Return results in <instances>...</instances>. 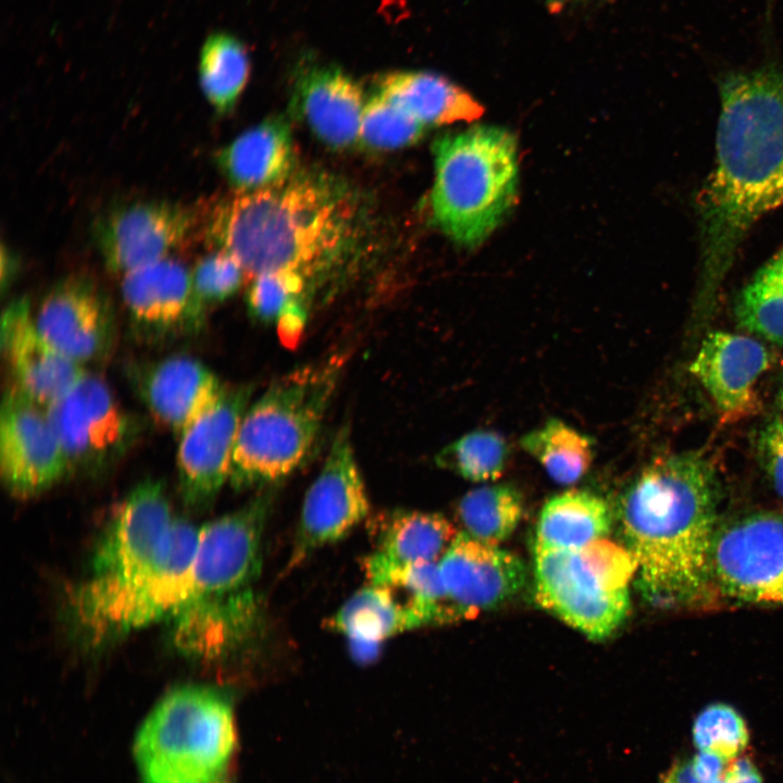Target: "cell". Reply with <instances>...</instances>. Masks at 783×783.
I'll list each match as a JSON object with an SVG mask.
<instances>
[{
  "label": "cell",
  "mask_w": 783,
  "mask_h": 783,
  "mask_svg": "<svg viewBox=\"0 0 783 783\" xmlns=\"http://www.w3.org/2000/svg\"><path fill=\"white\" fill-rule=\"evenodd\" d=\"M716 165L698 196L700 274L694 318L711 316L750 227L783 206V65L767 60L719 78Z\"/></svg>",
  "instance_id": "1"
},
{
  "label": "cell",
  "mask_w": 783,
  "mask_h": 783,
  "mask_svg": "<svg viewBox=\"0 0 783 783\" xmlns=\"http://www.w3.org/2000/svg\"><path fill=\"white\" fill-rule=\"evenodd\" d=\"M199 530L173 518L162 484L139 483L115 509L88 576L70 596L74 626L99 645L171 619L188 592Z\"/></svg>",
  "instance_id": "2"
},
{
  "label": "cell",
  "mask_w": 783,
  "mask_h": 783,
  "mask_svg": "<svg viewBox=\"0 0 783 783\" xmlns=\"http://www.w3.org/2000/svg\"><path fill=\"white\" fill-rule=\"evenodd\" d=\"M358 215L345 184L296 170L283 182L217 201L203 220V235L247 277L295 271L311 283L344 260L357 238Z\"/></svg>",
  "instance_id": "3"
},
{
  "label": "cell",
  "mask_w": 783,
  "mask_h": 783,
  "mask_svg": "<svg viewBox=\"0 0 783 783\" xmlns=\"http://www.w3.org/2000/svg\"><path fill=\"white\" fill-rule=\"evenodd\" d=\"M719 496L717 470L698 451L654 459L621 494V532L651 602L687 604L706 592Z\"/></svg>",
  "instance_id": "4"
},
{
  "label": "cell",
  "mask_w": 783,
  "mask_h": 783,
  "mask_svg": "<svg viewBox=\"0 0 783 783\" xmlns=\"http://www.w3.org/2000/svg\"><path fill=\"white\" fill-rule=\"evenodd\" d=\"M270 487L199 530L188 592L170 619L175 646L184 655L222 659L258 635L257 582L261 537L274 498Z\"/></svg>",
  "instance_id": "5"
},
{
  "label": "cell",
  "mask_w": 783,
  "mask_h": 783,
  "mask_svg": "<svg viewBox=\"0 0 783 783\" xmlns=\"http://www.w3.org/2000/svg\"><path fill=\"white\" fill-rule=\"evenodd\" d=\"M347 361L336 353L282 375L247 408L235 439L229 480L271 485L310 453Z\"/></svg>",
  "instance_id": "6"
},
{
  "label": "cell",
  "mask_w": 783,
  "mask_h": 783,
  "mask_svg": "<svg viewBox=\"0 0 783 783\" xmlns=\"http://www.w3.org/2000/svg\"><path fill=\"white\" fill-rule=\"evenodd\" d=\"M435 224L453 241L475 247L512 207L518 185L514 135L499 126L475 125L447 133L433 144Z\"/></svg>",
  "instance_id": "7"
},
{
  "label": "cell",
  "mask_w": 783,
  "mask_h": 783,
  "mask_svg": "<svg viewBox=\"0 0 783 783\" xmlns=\"http://www.w3.org/2000/svg\"><path fill=\"white\" fill-rule=\"evenodd\" d=\"M235 744L228 698L216 689L184 686L151 710L134 751L144 783H208L225 774Z\"/></svg>",
  "instance_id": "8"
},
{
  "label": "cell",
  "mask_w": 783,
  "mask_h": 783,
  "mask_svg": "<svg viewBox=\"0 0 783 783\" xmlns=\"http://www.w3.org/2000/svg\"><path fill=\"white\" fill-rule=\"evenodd\" d=\"M637 563L606 538L576 549L534 548L536 601L592 639L611 635L630 611Z\"/></svg>",
  "instance_id": "9"
},
{
  "label": "cell",
  "mask_w": 783,
  "mask_h": 783,
  "mask_svg": "<svg viewBox=\"0 0 783 783\" xmlns=\"http://www.w3.org/2000/svg\"><path fill=\"white\" fill-rule=\"evenodd\" d=\"M46 409L70 472L97 474L119 461L139 434L108 384L85 373Z\"/></svg>",
  "instance_id": "10"
},
{
  "label": "cell",
  "mask_w": 783,
  "mask_h": 783,
  "mask_svg": "<svg viewBox=\"0 0 783 783\" xmlns=\"http://www.w3.org/2000/svg\"><path fill=\"white\" fill-rule=\"evenodd\" d=\"M710 563L711 579L726 595L783 604V515L754 513L720 527Z\"/></svg>",
  "instance_id": "11"
},
{
  "label": "cell",
  "mask_w": 783,
  "mask_h": 783,
  "mask_svg": "<svg viewBox=\"0 0 783 783\" xmlns=\"http://www.w3.org/2000/svg\"><path fill=\"white\" fill-rule=\"evenodd\" d=\"M200 224L196 209L167 200L120 204L99 216L92 237L105 268L115 274L169 258Z\"/></svg>",
  "instance_id": "12"
},
{
  "label": "cell",
  "mask_w": 783,
  "mask_h": 783,
  "mask_svg": "<svg viewBox=\"0 0 783 783\" xmlns=\"http://www.w3.org/2000/svg\"><path fill=\"white\" fill-rule=\"evenodd\" d=\"M369 507L350 430L344 425L307 490L289 568L298 566L318 548L344 537L366 517Z\"/></svg>",
  "instance_id": "13"
},
{
  "label": "cell",
  "mask_w": 783,
  "mask_h": 783,
  "mask_svg": "<svg viewBox=\"0 0 783 783\" xmlns=\"http://www.w3.org/2000/svg\"><path fill=\"white\" fill-rule=\"evenodd\" d=\"M252 388L224 384L210 406L179 436L177 471L183 501L200 509L229 478L231 459Z\"/></svg>",
  "instance_id": "14"
},
{
  "label": "cell",
  "mask_w": 783,
  "mask_h": 783,
  "mask_svg": "<svg viewBox=\"0 0 783 783\" xmlns=\"http://www.w3.org/2000/svg\"><path fill=\"white\" fill-rule=\"evenodd\" d=\"M0 472L5 488L23 498L42 493L70 473L46 409L15 385L1 402Z\"/></svg>",
  "instance_id": "15"
},
{
  "label": "cell",
  "mask_w": 783,
  "mask_h": 783,
  "mask_svg": "<svg viewBox=\"0 0 783 783\" xmlns=\"http://www.w3.org/2000/svg\"><path fill=\"white\" fill-rule=\"evenodd\" d=\"M35 322L55 349L82 365L104 358L113 346L115 319L111 301L84 275L58 282L40 303Z\"/></svg>",
  "instance_id": "16"
},
{
  "label": "cell",
  "mask_w": 783,
  "mask_h": 783,
  "mask_svg": "<svg viewBox=\"0 0 783 783\" xmlns=\"http://www.w3.org/2000/svg\"><path fill=\"white\" fill-rule=\"evenodd\" d=\"M439 569L447 597L461 619L510 600L526 577L519 557L464 532L457 534L439 560Z\"/></svg>",
  "instance_id": "17"
},
{
  "label": "cell",
  "mask_w": 783,
  "mask_h": 783,
  "mask_svg": "<svg viewBox=\"0 0 783 783\" xmlns=\"http://www.w3.org/2000/svg\"><path fill=\"white\" fill-rule=\"evenodd\" d=\"M771 364V353L758 340L722 331L703 339L689 365L713 401L720 418L733 422L756 405L755 387Z\"/></svg>",
  "instance_id": "18"
},
{
  "label": "cell",
  "mask_w": 783,
  "mask_h": 783,
  "mask_svg": "<svg viewBox=\"0 0 783 783\" xmlns=\"http://www.w3.org/2000/svg\"><path fill=\"white\" fill-rule=\"evenodd\" d=\"M1 347L13 385L44 408L86 373L40 334L25 297L10 302L2 313Z\"/></svg>",
  "instance_id": "19"
},
{
  "label": "cell",
  "mask_w": 783,
  "mask_h": 783,
  "mask_svg": "<svg viewBox=\"0 0 783 783\" xmlns=\"http://www.w3.org/2000/svg\"><path fill=\"white\" fill-rule=\"evenodd\" d=\"M127 373L153 418L178 436L210 406L223 385L208 366L187 356L133 364Z\"/></svg>",
  "instance_id": "20"
},
{
  "label": "cell",
  "mask_w": 783,
  "mask_h": 783,
  "mask_svg": "<svg viewBox=\"0 0 783 783\" xmlns=\"http://www.w3.org/2000/svg\"><path fill=\"white\" fill-rule=\"evenodd\" d=\"M122 297L135 335L146 341L186 333L191 272L165 258L123 275Z\"/></svg>",
  "instance_id": "21"
},
{
  "label": "cell",
  "mask_w": 783,
  "mask_h": 783,
  "mask_svg": "<svg viewBox=\"0 0 783 783\" xmlns=\"http://www.w3.org/2000/svg\"><path fill=\"white\" fill-rule=\"evenodd\" d=\"M294 87L293 105L323 142L344 149L359 140L365 103L356 79L337 66L309 63L298 70Z\"/></svg>",
  "instance_id": "22"
},
{
  "label": "cell",
  "mask_w": 783,
  "mask_h": 783,
  "mask_svg": "<svg viewBox=\"0 0 783 783\" xmlns=\"http://www.w3.org/2000/svg\"><path fill=\"white\" fill-rule=\"evenodd\" d=\"M296 160L290 124L277 114L241 133L215 154L220 172L237 191L283 182L297 170Z\"/></svg>",
  "instance_id": "23"
},
{
  "label": "cell",
  "mask_w": 783,
  "mask_h": 783,
  "mask_svg": "<svg viewBox=\"0 0 783 783\" xmlns=\"http://www.w3.org/2000/svg\"><path fill=\"white\" fill-rule=\"evenodd\" d=\"M328 625L348 637L350 650L358 661H370L385 639L423 626V623L395 589L370 583L339 608Z\"/></svg>",
  "instance_id": "24"
},
{
  "label": "cell",
  "mask_w": 783,
  "mask_h": 783,
  "mask_svg": "<svg viewBox=\"0 0 783 783\" xmlns=\"http://www.w3.org/2000/svg\"><path fill=\"white\" fill-rule=\"evenodd\" d=\"M378 522L375 550L363 562L365 573L438 562L458 534L438 513L397 510Z\"/></svg>",
  "instance_id": "25"
},
{
  "label": "cell",
  "mask_w": 783,
  "mask_h": 783,
  "mask_svg": "<svg viewBox=\"0 0 783 783\" xmlns=\"http://www.w3.org/2000/svg\"><path fill=\"white\" fill-rule=\"evenodd\" d=\"M376 92L399 105L425 126L471 122L484 108L448 78L426 71H400L376 79Z\"/></svg>",
  "instance_id": "26"
},
{
  "label": "cell",
  "mask_w": 783,
  "mask_h": 783,
  "mask_svg": "<svg viewBox=\"0 0 783 783\" xmlns=\"http://www.w3.org/2000/svg\"><path fill=\"white\" fill-rule=\"evenodd\" d=\"M612 522L605 499L586 490H566L543 506L534 548L576 549L606 538Z\"/></svg>",
  "instance_id": "27"
},
{
  "label": "cell",
  "mask_w": 783,
  "mask_h": 783,
  "mask_svg": "<svg viewBox=\"0 0 783 783\" xmlns=\"http://www.w3.org/2000/svg\"><path fill=\"white\" fill-rule=\"evenodd\" d=\"M307 278L295 271L263 273L251 279L246 295L249 314L260 323L274 324L281 341L298 345L307 322Z\"/></svg>",
  "instance_id": "28"
},
{
  "label": "cell",
  "mask_w": 783,
  "mask_h": 783,
  "mask_svg": "<svg viewBox=\"0 0 783 783\" xmlns=\"http://www.w3.org/2000/svg\"><path fill=\"white\" fill-rule=\"evenodd\" d=\"M524 451L538 461L557 483L577 482L594 460V440L559 419H549L520 439Z\"/></svg>",
  "instance_id": "29"
},
{
  "label": "cell",
  "mask_w": 783,
  "mask_h": 783,
  "mask_svg": "<svg viewBox=\"0 0 783 783\" xmlns=\"http://www.w3.org/2000/svg\"><path fill=\"white\" fill-rule=\"evenodd\" d=\"M250 73L246 46L227 33H213L204 40L199 57L200 87L217 113L235 105Z\"/></svg>",
  "instance_id": "30"
},
{
  "label": "cell",
  "mask_w": 783,
  "mask_h": 783,
  "mask_svg": "<svg viewBox=\"0 0 783 783\" xmlns=\"http://www.w3.org/2000/svg\"><path fill=\"white\" fill-rule=\"evenodd\" d=\"M734 314L742 328L783 345V248L741 290Z\"/></svg>",
  "instance_id": "31"
},
{
  "label": "cell",
  "mask_w": 783,
  "mask_h": 783,
  "mask_svg": "<svg viewBox=\"0 0 783 783\" xmlns=\"http://www.w3.org/2000/svg\"><path fill=\"white\" fill-rule=\"evenodd\" d=\"M522 512V496L508 484L474 488L460 499L457 507L464 533L490 545H499L512 534Z\"/></svg>",
  "instance_id": "32"
},
{
  "label": "cell",
  "mask_w": 783,
  "mask_h": 783,
  "mask_svg": "<svg viewBox=\"0 0 783 783\" xmlns=\"http://www.w3.org/2000/svg\"><path fill=\"white\" fill-rule=\"evenodd\" d=\"M509 457L510 448L502 435L476 430L445 446L435 461L468 481L481 483L500 477Z\"/></svg>",
  "instance_id": "33"
},
{
  "label": "cell",
  "mask_w": 783,
  "mask_h": 783,
  "mask_svg": "<svg viewBox=\"0 0 783 783\" xmlns=\"http://www.w3.org/2000/svg\"><path fill=\"white\" fill-rule=\"evenodd\" d=\"M246 273L229 253L219 250L199 260L191 271V299L186 333L198 331L210 307L225 301L243 285Z\"/></svg>",
  "instance_id": "34"
},
{
  "label": "cell",
  "mask_w": 783,
  "mask_h": 783,
  "mask_svg": "<svg viewBox=\"0 0 783 783\" xmlns=\"http://www.w3.org/2000/svg\"><path fill=\"white\" fill-rule=\"evenodd\" d=\"M424 129L415 116L376 92L364 105L359 140L371 149H395L417 142Z\"/></svg>",
  "instance_id": "35"
},
{
  "label": "cell",
  "mask_w": 783,
  "mask_h": 783,
  "mask_svg": "<svg viewBox=\"0 0 783 783\" xmlns=\"http://www.w3.org/2000/svg\"><path fill=\"white\" fill-rule=\"evenodd\" d=\"M748 738L744 719L725 704L706 707L693 724V739L698 750L714 755L725 762L738 757Z\"/></svg>",
  "instance_id": "36"
},
{
  "label": "cell",
  "mask_w": 783,
  "mask_h": 783,
  "mask_svg": "<svg viewBox=\"0 0 783 783\" xmlns=\"http://www.w3.org/2000/svg\"><path fill=\"white\" fill-rule=\"evenodd\" d=\"M759 460L772 487L783 497V420L779 417L768 421L757 437Z\"/></svg>",
  "instance_id": "37"
},
{
  "label": "cell",
  "mask_w": 783,
  "mask_h": 783,
  "mask_svg": "<svg viewBox=\"0 0 783 783\" xmlns=\"http://www.w3.org/2000/svg\"><path fill=\"white\" fill-rule=\"evenodd\" d=\"M692 763L703 783H713L723 779L726 762L714 755L699 751L692 758Z\"/></svg>",
  "instance_id": "38"
},
{
  "label": "cell",
  "mask_w": 783,
  "mask_h": 783,
  "mask_svg": "<svg viewBox=\"0 0 783 783\" xmlns=\"http://www.w3.org/2000/svg\"><path fill=\"white\" fill-rule=\"evenodd\" d=\"M723 781L724 783H762V778L750 759L736 757L725 768Z\"/></svg>",
  "instance_id": "39"
},
{
  "label": "cell",
  "mask_w": 783,
  "mask_h": 783,
  "mask_svg": "<svg viewBox=\"0 0 783 783\" xmlns=\"http://www.w3.org/2000/svg\"><path fill=\"white\" fill-rule=\"evenodd\" d=\"M661 783H703L695 773L692 759L680 760L662 776Z\"/></svg>",
  "instance_id": "40"
},
{
  "label": "cell",
  "mask_w": 783,
  "mask_h": 783,
  "mask_svg": "<svg viewBox=\"0 0 783 783\" xmlns=\"http://www.w3.org/2000/svg\"><path fill=\"white\" fill-rule=\"evenodd\" d=\"M548 9L555 12L574 11L599 5L609 0H539Z\"/></svg>",
  "instance_id": "41"
},
{
  "label": "cell",
  "mask_w": 783,
  "mask_h": 783,
  "mask_svg": "<svg viewBox=\"0 0 783 783\" xmlns=\"http://www.w3.org/2000/svg\"><path fill=\"white\" fill-rule=\"evenodd\" d=\"M778 403H779L780 409L783 411V381L778 390Z\"/></svg>",
  "instance_id": "42"
},
{
  "label": "cell",
  "mask_w": 783,
  "mask_h": 783,
  "mask_svg": "<svg viewBox=\"0 0 783 783\" xmlns=\"http://www.w3.org/2000/svg\"><path fill=\"white\" fill-rule=\"evenodd\" d=\"M208 783H229V781L226 779V775L224 774V775H222L211 782H208Z\"/></svg>",
  "instance_id": "43"
}]
</instances>
